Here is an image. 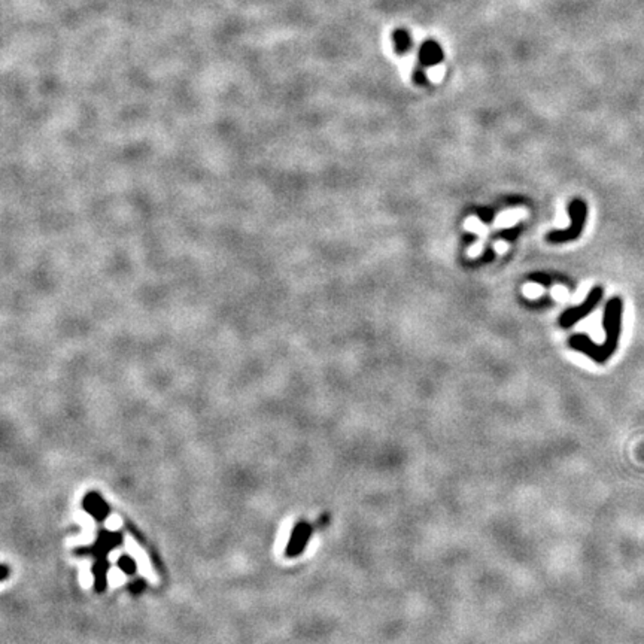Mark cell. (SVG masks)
Returning a JSON list of instances; mask_svg holds the SVG:
<instances>
[{"instance_id":"cell-1","label":"cell","mask_w":644,"mask_h":644,"mask_svg":"<svg viewBox=\"0 0 644 644\" xmlns=\"http://www.w3.org/2000/svg\"><path fill=\"white\" fill-rule=\"evenodd\" d=\"M622 316H624V302L620 297H613L606 305L603 327L606 331V340L601 345H595L591 337L586 335H574L570 337L569 345L571 349L585 353L597 364L607 363L619 346L622 332Z\"/></svg>"},{"instance_id":"cell-2","label":"cell","mask_w":644,"mask_h":644,"mask_svg":"<svg viewBox=\"0 0 644 644\" xmlns=\"http://www.w3.org/2000/svg\"><path fill=\"white\" fill-rule=\"evenodd\" d=\"M569 214H570V226L565 230L559 231H550L548 235V240L552 243H565L573 242L579 239L582 231L585 228L586 219H587V206L586 202L582 198H574L569 205Z\"/></svg>"},{"instance_id":"cell-3","label":"cell","mask_w":644,"mask_h":644,"mask_svg":"<svg viewBox=\"0 0 644 644\" xmlns=\"http://www.w3.org/2000/svg\"><path fill=\"white\" fill-rule=\"evenodd\" d=\"M603 288L597 285L594 286L592 290L590 291V294H587V297L585 298V302L579 306H576V307H570L569 310H565V312L561 315L559 318V325L562 328H570L573 327L576 322H579L580 319H583L585 316L590 315L592 310L599 305V302H601V298H603Z\"/></svg>"},{"instance_id":"cell-4","label":"cell","mask_w":644,"mask_h":644,"mask_svg":"<svg viewBox=\"0 0 644 644\" xmlns=\"http://www.w3.org/2000/svg\"><path fill=\"white\" fill-rule=\"evenodd\" d=\"M418 59L424 68H432V66H437L445 60V52L436 41H427L420 45Z\"/></svg>"},{"instance_id":"cell-5","label":"cell","mask_w":644,"mask_h":644,"mask_svg":"<svg viewBox=\"0 0 644 644\" xmlns=\"http://www.w3.org/2000/svg\"><path fill=\"white\" fill-rule=\"evenodd\" d=\"M312 529H314L312 525L306 524V522H302V524L297 525V528L293 532V539H291L290 546H288V553H290L291 557H295V555L303 552L305 546L307 545V541H309V537L312 536Z\"/></svg>"},{"instance_id":"cell-6","label":"cell","mask_w":644,"mask_h":644,"mask_svg":"<svg viewBox=\"0 0 644 644\" xmlns=\"http://www.w3.org/2000/svg\"><path fill=\"white\" fill-rule=\"evenodd\" d=\"M393 43H394V51L398 55H404L412 48V36L410 33L404 29H397L393 33Z\"/></svg>"},{"instance_id":"cell-7","label":"cell","mask_w":644,"mask_h":644,"mask_svg":"<svg viewBox=\"0 0 644 644\" xmlns=\"http://www.w3.org/2000/svg\"><path fill=\"white\" fill-rule=\"evenodd\" d=\"M414 81L418 85H425L428 82V76H427L424 68H415L414 69Z\"/></svg>"}]
</instances>
